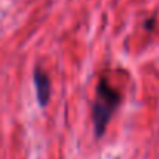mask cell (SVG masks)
<instances>
[{
    "mask_svg": "<svg viewBox=\"0 0 159 159\" xmlns=\"http://www.w3.org/2000/svg\"><path fill=\"white\" fill-rule=\"evenodd\" d=\"M120 102L122 94L108 81L106 76H100L95 91V100L92 103V122L97 137H102L105 134L109 120L119 108Z\"/></svg>",
    "mask_w": 159,
    "mask_h": 159,
    "instance_id": "obj_1",
    "label": "cell"
},
{
    "mask_svg": "<svg viewBox=\"0 0 159 159\" xmlns=\"http://www.w3.org/2000/svg\"><path fill=\"white\" fill-rule=\"evenodd\" d=\"M33 81H34V89H36V98L41 108H45L50 102L52 95V83H50V76L47 75L45 70L41 67L34 69L33 73Z\"/></svg>",
    "mask_w": 159,
    "mask_h": 159,
    "instance_id": "obj_2",
    "label": "cell"
}]
</instances>
